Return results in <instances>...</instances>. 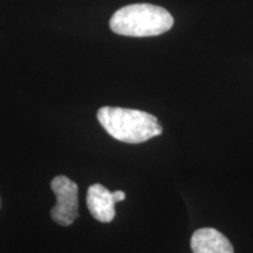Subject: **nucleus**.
Wrapping results in <instances>:
<instances>
[{
  "instance_id": "1",
  "label": "nucleus",
  "mask_w": 253,
  "mask_h": 253,
  "mask_svg": "<svg viewBox=\"0 0 253 253\" xmlns=\"http://www.w3.org/2000/svg\"><path fill=\"white\" fill-rule=\"evenodd\" d=\"M97 120L112 137L125 143H143L163 131L156 116L142 110L102 107L97 112Z\"/></svg>"
},
{
  "instance_id": "2",
  "label": "nucleus",
  "mask_w": 253,
  "mask_h": 253,
  "mask_svg": "<svg viewBox=\"0 0 253 253\" xmlns=\"http://www.w3.org/2000/svg\"><path fill=\"white\" fill-rule=\"evenodd\" d=\"M172 15L161 6L132 4L118 9L110 19V30L125 37H156L172 27Z\"/></svg>"
},
{
  "instance_id": "3",
  "label": "nucleus",
  "mask_w": 253,
  "mask_h": 253,
  "mask_svg": "<svg viewBox=\"0 0 253 253\" xmlns=\"http://www.w3.org/2000/svg\"><path fill=\"white\" fill-rule=\"evenodd\" d=\"M55 194L56 204L50 210L52 219L61 226H69L79 217V188L77 183L66 176H56L50 183Z\"/></svg>"
},
{
  "instance_id": "4",
  "label": "nucleus",
  "mask_w": 253,
  "mask_h": 253,
  "mask_svg": "<svg viewBox=\"0 0 253 253\" xmlns=\"http://www.w3.org/2000/svg\"><path fill=\"white\" fill-rule=\"evenodd\" d=\"M123 191L110 192L101 184H93L87 191V207L95 219L101 223H110L115 218V204L125 201Z\"/></svg>"
},
{
  "instance_id": "5",
  "label": "nucleus",
  "mask_w": 253,
  "mask_h": 253,
  "mask_svg": "<svg viewBox=\"0 0 253 253\" xmlns=\"http://www.w3.org/2000/svg\"><path fill=\"white\" fill-rule=\"evenodd\" d=\"M192 253H235L231 242L212 227L199 229L191 237Z\"/></svg>"
}]
</instances>
